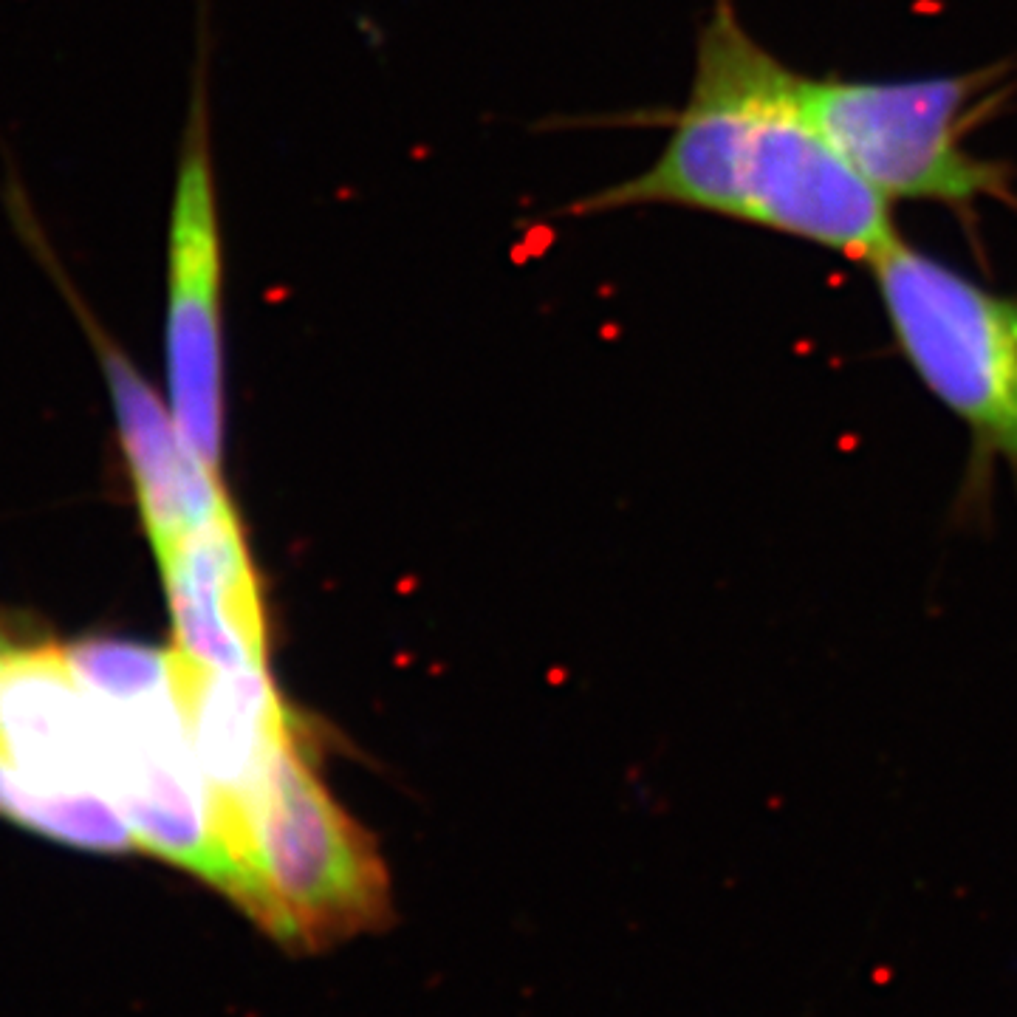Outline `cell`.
I'll use <instances>...</instances> for the list:
<instances>
[{
    "label": "cell",
    "mask_w": 1017,
    "mask_h": 1017,
    "mask_svg": "<svg viewBox=\"0 0 1017 1017\" xmlns=\"http://www.w3.org/2000/svg\"><path fill=\"white\" fill-rule=\"evenodd\" d=\"M176 650L201 667H269V630L232 503L159 557Z\"/></svg>",
    "instance_id": "ba28073f"
},
{
    "label": "cell",
    "mask_w": 1017,
    "mask_h": 1017,
    "mask_svg": "<svg viewBox=\"0 0 1017 1017\" xmlns=\"http://www.w3.org/2000/svg\"><path fill=\"white\" fill-rule=\"evenodd\" d=\"M63 650L74 676L102 704L130 707L173 690V650L125 639H85Z\"/></svg>",
    "instance_id": "30bf717a"
},
{
    "label": "cell",
    "mask_w": 1017,
    "mask_h": 1017,
    "mask_svg": "<svg viewBox=\"0 0 1017 1017\" xmlns=\"http://www.w3.org/2000/svg\"><path fill=\"white\" fill-rule=\"evenodd\" d=\"M229 902L294 953H320L390 921L373 837L311 769L294 724L226 837Z\"/></svg>",
    "instance_id": "7a4b0ae2"
},
{
    "label": "cell",
    "mask_w": 1017,
    "mask_h": 1017,
    "mask_svg": "<svg viewBox=\"0 0 1017 1017\" xmlns=\"http://www.w3.org/2000/svg\"><path fill=\"white\" fill-rule=\"evenodd\" d=\"M1001 71L919 80L806 77L831 142L890 204H936L972 218L984 201H1015L1012 170L964 145L978 102Z\"/></svg>",
    "instance_id": "277c9868"
},
{
    "label": "cell",
    "mask_w": 1017,
    "mask_h": 1017,
    "mask_svg": "<svg viewBox=\"0 0 1017 1017\" xmlns=\"http://www.w3.org/2000/svg\"><path fill=\"white\" fill-rule=\"evenodd\" d=\"M0 758L40 786L105 794V715L74 676L63 647L6 645Z\"/></svg>",
    "instance_id": "52a82bcc"
},
{
    "label": "cell",
    "mask_w": 1017,
    "mask_h": 1017,
    "mask_svg": "<svg viewBox=\"0 0 1017 1017\" xmlns=\"http://www.w3.org/2000/svg\"><path fill=\"white\" fill-rule=\"evenodd\" d=\"M105 794L128 820L136 848L195 873L226 896L229 862L187 712L173 690L130 707L102 704Z\"/></svg>",
    "instance_id": "8992f818"
},
{
    "label": "cell",
    "mask_w": 1017,
    "mask_h": 1017,
    "mask_svg": "<svg viewBox=\"0 0 1017 1017\" xmlns=\"http://www.w3.org/2000/svg\"><path fill=\"white\" fill-rule=\"evenodd\" d=\"M871 272L893 342L969 436L961 503L989 501L998 469L1017 478V294L995 291L904 238Z\"/></svg>",
    "instance_id": "3957f363"
},
{
    "label": "cell",
    "mask_w": 1017,
    "mask_h": 1017,
    "mask_svg": "<svg viewBox=\"0 0 1017 1017\" xmlns=\"http://www.w3.org/2000/svg\"><path fill=\"white\" fill-rule=\"evenodd\" d=\"M226 243L212 153L207 54L198 51L164 235L170 413L193 455L221 472Z\"/></svg>",
    "instance_id": "5b68a950"
},
{
    "label": "cell",
    "mask_w": 1017,
    "mask_h": 1017,
    "mask_svg": "<svg viewBox=\"0 0 1017 1017\" xmlns=\"http://www.w3.org/2000/svg\"><path fill=\"white\" fill-rule=\"evenodd\" d=\"M681 207L868 263L902 238L890 201L845 156L806 97V77L760 43L732 0L704 17L687 102L656 162L568 212Z\"/></svg>",
    "instance_id": "6da1fadb"
},
{
    "label": "cell",
    "mask_w": 1017,
    "mask_h": 1017,
    "mask_svg": "<svg viewBox=\"0 0 1017 1017\" xmlns=\"http://www.w3.org/2000/svg\"><path fill=\"white\" fill-rule=\"evenodd\" d=\"M0 814L29 831L85 851L125 854L133 831L111 797L99 791H60L32 783L0 758Z\"/></svg>",
    "instance_id": "9c48e42d"
},
{
    "label": "cell",
    "mask_w": 1017,
    "mask_h": 1017,
    "mask_svg": "<svg viewBox=\"0 0 1017 1017\" xmlns=\"http://www.w3.org/2000/svg\"><path fill=\"white\" fill-rule=\"evenodd\" d=\"M3 653H6V645L0 642V662H3Z\"/></svg>",
    "instance_id": "8fae6325"
}]
</instances>
